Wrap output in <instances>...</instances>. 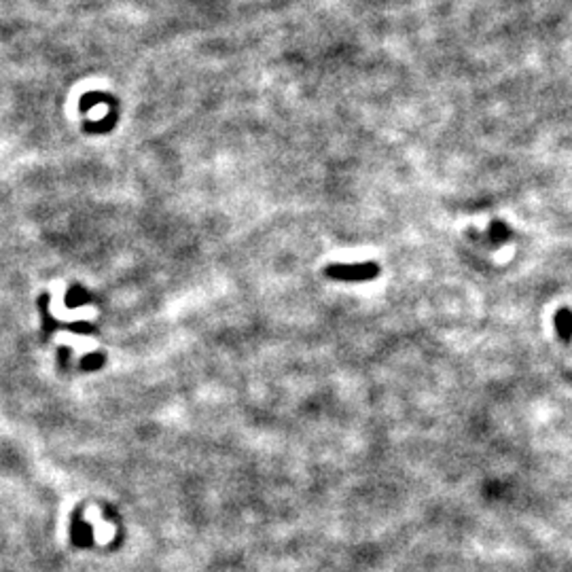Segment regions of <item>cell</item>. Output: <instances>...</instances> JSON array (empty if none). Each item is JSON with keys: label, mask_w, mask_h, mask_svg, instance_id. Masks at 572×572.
<instances>
[{"label": "cell", "mask_w": 572, "mask_h": 572, "mask_svg": "<svg viewBox=\"0 0 572 572\" xmlns=\"http://www.w3.org/2000/svg\"><path fill=\"white\" fill-rule=\"evenodd\" d=\"M380 273V267L375 263H359V265H331L327 269V275L335 280H371Z\"/></svg>", "instance_id": "cell-1"}]
</instances>
